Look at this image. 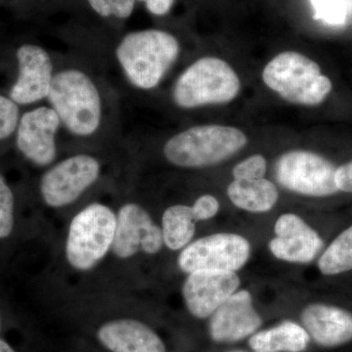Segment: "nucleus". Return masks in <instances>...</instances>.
<instances>
[{
	"instance_id": "16",
	"label": "nucleus",
	"mask_w": 352,
	"mask_h": 352,
	"mask_svg": "<svg viewBox=\"0 0 352 352\" xmlns=\"http://www.w3.org/2000/svg\"><path fill=\"white\" fill-rule=\"evenodd\" d=\"M97 342L109 352H166L156 331L138 319H112L97 328Z\"/></svg>"
},
{
	"instance_id": "31",
	"label": "nucleus",
	"mask_w": 352,
	"mask_h": 352,
	"mask_svg": "<svg viewBox=\"0 0 352 352\" xmlns=\"http://www.w3.org/2000/svg\"><path fill=\"white\" fill-rule=\"evenodd\" d=\"M231 352H247V351H231Z\"/></svg>"
},
{
	"instance_id": "28",
	"label": "nucleus",
	"mask_w": 352,
	"mask_h": 352,
	"mask_svg": "<svg viewBox=\"0 0 352 352\" xmlns=\"http://www.w3.org/2000/svg\"><path fill=\"white\" fill-rule=\"evenodd\" d=\"M336 184L339 191L352 193V161L337 168Z\"/></svg>"
},
{
	"instance_id": "33",
	"label": "nucleus",
	"mask_w": 352,
	"mask_h": 352,
	"mask_svg": "<svg viewBox=\"0 0 352 352\" xmlns=\"http://www.w3.org/2000/svg\"><path fill=\"white\" fill-rule=\"evenodd\" d=\"M143 1H145V2H146V1H147V0H143Z\"/></svg>"
},
{
	"instance_id": "12",
	"label": "nucleus",
	"mask_w": 352,
	"mask_h": 352,
	"mask_svg": "<svg viewBox=\"0 0 352 352\" xmlns=\"http://www.w3.org/2000/svg\"><path fill=\"white\" fill-rule=\"evenodd\" d=\"M61 126L50 107H39L22 116L17 127L18 149L38 166L52 164L57 156L56 135Z\"/></svg>"
},
{
	"instance_id": "27",
	"label": "nucleus",
	"mask_w": 352,
	"mask_h": 352,
	"mask_svg": "<svg viewBox=\"0 0 352 352\" xmlns=\"http://www.w3.org/2000/svg\"><path fill=\"white\" fill-rule=\"evenodd\" d=\"M219 200L210 194L199 197L194 205L192 206L197 221L212 219L219 212Z\"/></svg>"
},
{
	"instance_id": "17",
	"label": "nucleus",
	"mask_w": 352,
	"mask_h": 352,
	"mask_svg": "<svg viewBox=\"0 0 352 352\" xmlns=\"http://www.w3.org/2000/svg\"><path fill=\"white\" fill-rule=\"evenodd\" d=\"M302 321L310 339L319 346H340L352 340V314L342 308L314 303L305 308Z\"/></svg>"
},
{
	"instance_id": "32",
	"label": "nucleus",
	"mask_w": 352,
	"mask_h": 352,
	"mask_svg": "<svg viewBox=\"0 0 352 352\" xmlns=\"http://www.w3.org/2000/svg\"><path fill=\"white\" fill-rule=\"evenodd\" d=\"M0 327H1V321H0Z\"/></svg>"
},
{
	"instance_id": "22",
	"label": "nucleus",
	"mask_w": 352,
	"mask_h": 352,
	"mask_svg": "<svg viewBox=\"0 0 352 352\" xmlns=\"http://www.w3.org/2000/svg\"><path fill=\"white\" fill-rule=\"evenodd\" d=\"M314 19L323 21L328 25H340L346 22V0H311Z\"/></svg>"
},
{
	"instance_id": "11",
	"label": "nucleus",
	"mask_w": 352,
	"mask_h": 352,
	"mask_svg": "<svg viewBox=\"0 0 352 352\" xmlns=\"http://www.w3.org/2000/svg\"><path fill=\"white\" fill-rule=\"evenodd\" d=\"M240 284L233 271H195L189 273L183 284V300L192 316L206 319L237 292Z\"/></svg>"
},
{
	"instance_id": "3",
	"label": "nucleus",
	"mask_w": 352,
	"mask_h": 352,
	"mask_svg": "<svg viewBox=\"0 0 352 352\" xmlns=\"http://www.w3.org/2000/svg\"><path fill=\"white\" fill-rule=\"evenodd\" d=\"M263 80L271 91L293 105L315 107L327 99L332 80L317 62L296 51H284L265 65Z\"/></svg>"
},
{
	"instance_id": "8",
	"label": "nucleus",
	"mask_w": 352,
	"mask_h": 352,
	"mask_svg": "<svg viewBox=\"0 0 352 352\" xmlns=\"http://www.w3.org/2000/svg\"><path fill=\"white\" fill-rule=\"evenodd\" d=\"M251 256L249 241L238 234L217 233L190 243L180 252L177 265L182 272L199 270L236 271Z\"/></svg>"
},
{
	"instance_id": "26",
	"label": "nucleus",
	"mask_w": 352,
	"mask_h": 352,
	"mask_svg": "<svg viewBox=\"0 0 352 352\" xmlns=\"http://www.w3.org/2000/svg\"><path fill=\"white\" fill-rule=\"evenodd\" d=\"M18 104L0 95V140L9 138L19 124Z\"/></svg>"
},
{
	"instance_id": "13",
	"label": "nucleus",
	"mask_w": 352,
	"mask_h": 352,
	"mask_svg": "<svg viewBox=\"0 0 352 352\" xmlns=\"http://www.w3.org/2000/svg\"><path fill=\"white\" fill-rule=\"evenodd\" d=\"M19 76L10 90V99L20 105H29L47 98L53 74L52 61L43 47L25 44L17 51Z\"/></svg>"
},
{
	"instance_id": "4",
	"label": "nucleus",
	"mask_w": 352,
	"mask_h": 352,
	"mask_svg": "<svg viewBox=\"0 0 352 352\" xmlns=\"http://www.w3.org/2000/svg\"><path fill=\"white\" fill-rule=\"evenodd\" d=\"M46 99L61 124L74 135L87 138L100 126V94L91 78L80 69L55 74Z\"/></svg>"
},
{
	"instance_id": "2",
	"label": "nucleus",
	"mask_w": 352,
	"mask_h": 352,
	"mask_svg": "<svg viewBox=\"0 0 352 352\" xmlns=\"http://www.w3.org/2000/svg\"><path fill=\"white\" fill-rule=\"evenodd\" d=\"M247 134L238 127L201 124L175 134L164 146V156L173 166L203 168L227 161L247 146Z\"/></svg>"
},
{
	"instance_id": "23",
	"label": "nucleus",
	"mask_w": 352,
	"mask_h": 352,
	"mask_svg": "<svg viewBox=\"0 0 352 352\" xmlns=\"http://www.w3.org/2000/svg\"><path fill=\"white\" fill-rule=\"evenodd\" d=\"M14 226V195L0 175V239H6L12 233Z\"/></svg>"
},
{
	"instance_id": "29",
	"label": "nucleus",
	"mask_w": 352,
	"mask_h": 352,
	"mask_svg": "<svg viewBox=\"0 0 352 352\" xmlns=\"http://www.w3.org/2000/svg\"><path fill=\"white\" fill-rule=\"evenodd\" d=\"M175 0H147L146 6L154 15H164L170 10Z\"/></svg>"
},
{
	"instance_id": "20",
	"label": "nucleus",
	"mask_w": 352,
	"mask_h": 352,
	"mask_svg": "<svg viewBox=\"0 0 352 352\" xmlns=\"http://www.w3.org/2000/svg\"><path fill=\"white\" fill-rule=\"evenodd\" d=\"M196 222L190 206L173 205L166 208L162 217L164 245L170 251H182L195 235Z\"/></svg>"
},
{
	"instance_id": "7",
	"label": "nucleus",
	"mask_w": 352,
	"mask_h": 352,
	"mask_svg": "<svg viewBox=\"0 0 352 352\" xmlns=\"http://www.w3.org/2000/svg\"><path fill=\"white\" fill-rule=\"evenodd\" d=\"M332 162L308 150H291L278 157L275 177L280 186L300 195L332 196L338 193Z\"/></svg>"
},
{
	"instance_id": "1",
	"label": "nucleus",
	"mask_w": 352,
	"mask_h": 352,
	"mask_svg": "<svg viewBox=\"0 0 352 352\" xmlns=\"http://www.w3.org/2000/svg\"><path fill=\"white\" fill-rule=\"evenodd\" d=\"M179 54L180 44L175 36L160 30L131 32L116 50L127 80L142 90L156 88Z\"/></svg>"
},
{
	"instance_id": "25",
	"label": "nucleus",
	"mask_w": 352,
	"mask_h": 352,
	"mask_svg": "<svg viewBox=\"0 0 352 352\" xmlns=\"http://www.w3.org/2000/svg\"><path fill=\"white\" fill-rule=\"evenodd\" d=\"M267 171V161L261 154L252 155L233 168L234 179H259Z\"/></svg>"
},
{
	"instance_id": "19",
	"label": "nucleus",
	"mask_w": 352,
	"mask_h": 352,
	"mask_svg": "<svg viewBox=\"0 0 352 352\" xmlns=\"http://www.w3.org/2000/svg\"><path fill=\"white\" fill-rule=\"evenodd\" d=\"M310 337L302 326L293 321L282 322L275 327L254 333L249 340L254 352H302Z\"/></svg>"
},
{
	"instance_id": "24",
	"label": "nucleus",
	"mask_w": 352,
	"mask_h": 352,
	"mask_svg": "<svg viewBox=\"0 0 352 352\" xmlns=\"http://www.w3.org/2000/svg\"><path fill=\"white\" fill-rule=\"evenodd\" d=\"M95 12L102 17H115L126 19L131 15L135 0H88Z\"/></svg>"
},
{
	"instance_id": "6",
	"label": "nucleus",
	"mask_w": 352,
	"mask_h": 352,
	"mask_svg": "<svg viewBox=\"0 0 352 352\" xmlns=\"http://www.w3.org/2000/svg\"><path fill=\"white\" fill-rule=\"evenodd\" d=\"M117 214L108 206L92 203L72 219L65 244L67 263L73 270L87 272L112 251Z\"/></svg>"
},
{
	"instance_id": "9",
	"label": "nucleus",
	"mask_w": 352,
	"mask_h": 352,
	"mask_svg": "<svg viewBox=\"0 0 352 352\" xmlns=\"http://www.w3.org/2000/svg\"><path fill=\"white\" fill-rule=\"evenodd\" d=\"M100 173L96 157L87 154L67 157L41 177V198L50 208L68 207L95 184Z\"/></svg>"
},
{
	"instance_id": "10",
	"label": "nucleus",
	"mask_w": 352,
	"mask_h": 352,
	"mask_svg": "<svg viewBox=\"0 0 352 352\" xmlns=\"http://www.w3.org/2000/svg\"><path fill=\"white\" fill-rule=\"evenodd\" d=\"M163 245L161 227L142 206L127 203L120 208L111 251L116 258L126 261L140 252L156 254Z\"/></svg>"
},
{
	"instance_id": "30",
	"label": "nucleus",
	"mask_w": 352,
	"mask_h": 352,
	"mask_svg": "<svg viewBox=\"0 0 352 352\" xmlns=\"http://www.w3.org/2000/svg\"><path fill=\"white\" fill-rule=\"evenodd\" d=\"M0 352H16L6 340L0 339Z\"/></svg>"
},
{
	"instance_id": "14",
	"label": "nucleus",
	"mask_w": 352,
	"mask_h": 352,
	"mask_svg": "<svg viewBox=\"0 0 352 352\" xmlns=\"http://www.w3.org/2000/svg\"><path fill=\"white\" fill-rule=\"evenodd\" d=\"M263 325L250 292H236L212 315L208 333L215 342H235L254 335Z\"/></svg>"
},
{
	"instance_id": "15",
	"label": "nucleus",
	"mask_w": 352,
	"mask_h": 352,
	"mask_svg": "<svg viewBox=\"0 0 352 352\" xmlns=\"http://www.w3.org/2000/svg\"><path fill=\"white\" fill-rule=\"evenodd\" d=\"M276 237L270 243L271 254L281 261L309 263L323 248V240L307 222L295 214H284L274 226Z\"/></svg>"
},
{
	"instance_id": "21",
	"label": "nucleus",
	"mask_w": 352,
	"mask_h": 352,
	"mask_svg": "<svg viewBox=\"0 0 352 352\" xmlns=\"http://www.w3.org/2000/svg\"><path fill=\"white\" fill-rule=\"evenodd\" d=\"M318 268L327 276L352 270V226L331 243L319 258Z\"/></svg>"
},
{
	"instance_id": "18",
	"label": "nucleus",
	"mask_w": 352,
	"mask_h": 352,
	"mask_svg": "<svg viewBox=\"0 0 352 352\" xmlns=\"http://www.w3.org/2000/svg\"><path fill=\"white\" fill-rule=\"evenodd\" d=\"M227 195L235 207L254 214L270 212L276 205L279 191L274 183L265 178L234 179Z\"/></svg>"
},
{
	"instance_id": "5",
	"label": "nucleus",
	"mask_w": 352,
	"mask_h": 352,
	"mask_svg": "<svg viewBox=\"0 0 352 352\" xmlns=\"http://www.w3.org/2000/svg\"><path fill=\"white\" fill-rule=\"evenodd\" d=\"M242 82L235 69L221 58L201 57L178 76L173 89L177 107L191 110L226 105L235 100Z\"/></svg>"
}]
</instances>
